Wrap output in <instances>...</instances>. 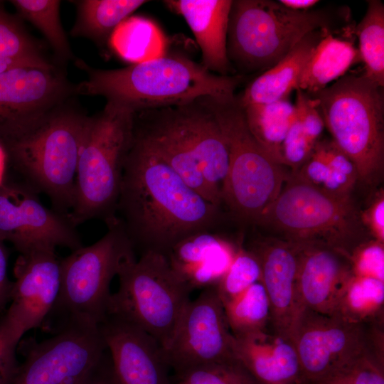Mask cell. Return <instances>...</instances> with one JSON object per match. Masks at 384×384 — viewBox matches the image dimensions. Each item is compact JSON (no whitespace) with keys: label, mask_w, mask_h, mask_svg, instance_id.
<instances>
[{"label":"cell","mask_w":384,"mask_h":384,"mask_svg":"<svg viewBox=\"0 0 384 384\" xmlns=\"http://www.w3.org/2000/svg\"><path fill=\"white\" fill-rule=\"evenodd\" d=\"M316 142L304 132L296 114L282 146L283 165L290 171H296L310 156Z\"/></svg>","instance_id":"obj_39"},{"label":"cell","mask_w":384,"mask_h":384,"mask_svg":"<svg viewBox=\"0 0 384 384\" xmlns=\"http://www.w3.org/2000/svg\"><path fill=\"white\" fill-rule=\"evenodd\" d=\"M381 325L383 322H351L303 309L292 335L301 384H317L367 352L383 357Z\"/></svg>","instance_id":"obj_12"},{"label":"cell","mask_w":384,"mask_h":384,"mask_svg":"<svg viewBox=\"0 0 384 384\" xmlns=\"http://www.w3.org/2000/svg\"><path fill=\"white\" fill-rule=\"evenodd\" d=\"M229 153L221 206L239 222L257 225L289 174L250 132L238 97L211 98Z\"/></svg>","instance_id":"obj_10"},{"label":"cell","mask_w":384,"mask_h":384,"mask_svg":"<svg viewBox=\"0 0 384 384\" xmlns=\"http://www.w3.org/2000/svg\"><path fill=\"white\" fill-rule=\"evenodd\" d=\"M116 216L134 250L166 256L186 237L215 229L224 213L133 136L124 162Z\"/></svg>","instance_id":"obj_1"},{"label":"cell","mask_w":384,"mask_h":384,"mask_svg":"<svg viewBox=\"0 0 384 384\" xmlns=\"http://www.w3.org/2000/svg\"><path fill=\"white\" fill-rule=\"evenodd\" d=\"M18 14L34 25L45 36L56 56L72 60L73 54L60 18L58 0H13Z\"/></svg>","instance_id":"obj_33"},{"label":"cell","mask_w":384,"mask_h":384,"mask_svg":"<svg viewBox=\"0 0 384 384\" xmlns=\"http://www.w3.org/2000/svg\"><path fill=\"white\" fill-rule=\"evenodd\" d=\"M361 220L373 240L384 243V196L382 191L361 214Z\"/></svg>","instance_id":"obj_42"},{"label":"cell","mask_w":384,"mask_h":384,"mask_svg":"<svg viewBox=\"0 0 384 384\" xmlns=\"http://www.w3.org/2000/svg\"><path fill=\"white\" fill-rule=\"evenodd\" d=\"M285 7L294 11H307L311 9L319 2L318 0H279Z\"/></svg>","instance_id":"obj_45"},{"label":"cell","mask_w":384,"mask_h":384,"mask_svg":"<svg viewBox=\"0 0 384 384\" xmlns=\"http://www.w3.org/2000/svg\"><path fill=\"white\" fill-rule=\"evenodd\" d=\"M350 259L354 275L384 281L383 243L370 239L359 245Z\"/></svg>","instance_id":"obj_40"},{"label":"cell","mask_w":384,"mask_h":384,"mask_svg":"<svg viewBox=\"0 0 384 384\" xmlns=\"http://www.w3.org/2000/svg\"><path fill=\"white\" fill-rule=\"evenodd\" d=\"M215 230L186 237L166 255L173 272L191 292L215 287L241 247Z\"/></svg>","instance_id":"obj_21"},{"label":"cell","mask_w":384,"mask_h":384,"mask_svg":"<svg viewBox=\"0 0 384 384\" xmlns=\"http://www.w3.org/2000/svg\"><path fill=\"white\" fill-rule=\"evenodd\" d=\"M235 338L237 358L258 384H301L299 358L291 337L269 324Z\"/></svg>","instance_id":"obj_22"},{"label":"cell","mask_w":384,"mask_h":384,"mask_svg":"<svg viewBox=\"0 0 384 384\" xmlns=\"http://www.w3.org/2000/svg\"><path fill=\"white\" fill-rule=\"evenodd\" d=\"M21 67H28V66H25L18 63L5 59L0 56V73L5 72L6 70L13 69V68H21Z\"/></svg>","instance_id":"obj_46"},{"label":"cell","mask_w":384,"mask_h":384,"mask_svg":"<svg viewBox=\"0 0 384 384\" xmlns=\"http://www.w3.org/2000/svg\"><path fill=\"white\" fill-rule=\"evenodd\" d=\"M294 107L297 118L306 134L317 142L324 129V122L314 98L306 92L297 89Z\"/></svg>","instance_id":"obj_41"},{"label":"cell","mask_w":384,"mask_h":384,"mask_svg":"<svg viewBox=\"0 0 384 384\" xmlns=\"http://www.w3.org/2000/svg\"><path fill=\"white\" fill-rule=\"evenodd\" d=\"M70 100L23 134L1 144L23 178L21 183L46 194L53 209L68 217L74 204L80 150L89 117Z\"/></svg>","instance_id":"obj_4"},{"label":"cell","mask_w":384,"mask_h":384,"mask_svg":"<svg viewBox=\"0 0 384 384\" xmlns=\"http://www.w3.org/2000/svg\"><path fill=\"white\" fill-rule=\"evenodd\" d=\"M14 274L6 313L25 332L41 328L60 292V259L51 250L20 254Z\"/></svg>","instance_id":"obj_18"},{"label":"cell","mask_w":384,"mask_h":384,"mask_svg":"<svg viewBox=\"0 0 384 384\" xmlns=\"http://www.w3.org/2000/svg\"><path fill=\"white\" fill-rule=\"evenodd\" d=\"M111 294L108 315L136 326L165 349L190 302L191 290L171 270L166 257L147 251L125 262Z\"/></svg>","instance_id":"obj_11"},{"label":"cell","mask_w":384,"mask_h":384,"mask_svg":"<svg viewBox=\"0 0 384 384\" xmlns=\"http://www.w3.org/2000/svg\"><path fill=\"white\" fill-rule=\"evenodd\" d=\"M171 384H258L238 359L191 368Z\"/></svg>","instance_id":"obj_35"},{"label":"cell","mask_w":384,"mask_h":384,"mask_svg":"<svg viewBox=\"0 0 384 384\" xmlns=\"http://www.w3.org/2000/svg\"><path fill=\"white\" fill-rule=\"evenodd\" d=\"M98 326L119 384H171L163 348L152 336L112 315Z\"/></svg>","instance_id":"obj_19"},{"label":"cell","mask_w":384,"mask_h":384,"mask_svg":"<svg viewBox=\"0 0 384 384\" xmlns=\"http://www.w3.org/2000/svg\"><path fill=\"white\" fill-rule=\"evenodd\" d=\"M211 96L134 113L133 136L193 189L220 206L228 148Z\"/></svg>","instance_id":"obj_2"},{"label":"cell","mask_w":384,"mask_h":384,"mask_svg":"<svg viewBox=\"0 0 384 384\" xmlns=\"http://www.w3.org/2000/svg\"><path fill=\"white\" fill-rule=\"evenodd\" d=\"M246 249L260 266V281L270 305V324L292 338L302 311L297 289L300 247L271 238L253 240Z\"/></svg>","instance_id":"obj_17"},{"label":"cell","mask_w":384,"mask_h":384,"mask_svg":"<svg viewBox=\"0 0 384 384\" xmlns=\"http://www.w3.org/2000/svg\"><path fill=\"white\" fill-rule=\"evenodd\" d=\"M134 113L110 103L89 117L80 150L75 199L68 218L75 226L116 217L124 162L133 139Z\"/></svg>","instance_id":"obj_9"},{"label":"cell","mask_w":384,"mask_h":384,"mask_svg":"<svg viewBox=\"0 0 384 384\" xmlns=\"http://www.w3.org/2000/svg\"><path fill=\"white\" fill-rule=\"evenodd\" d=\"M87 78L76 85V95L101 96L133 113L164 108L211 96L231 97L241 82L238 75H220L201 63L177 53L111 70L76 62Z\"/></svg>","instance_id":"obj_3"},{"label":"cell","mask_w":384,"mask_h":384,"mask_svg":"<svg viewBox=\"0 0 384 384\" xmlns=\"http://www.w3.org/2000/svg\"><path fill=\"white\" fill-rule=\"evenodd\" d=\"M0 56L28 67L53 70L40 45L0 3Z\"/></svg>","instance_id":"obj_34"},{"label":"cell","mask_w":384,"mask_h":384,"mask_svg":"<svg viewBox=\"0 0 384 384\" xmlns=\"http://www.w3.org/2000/svg\"><path fill=\"white\" fill-rule=\"evenodd\" d=\"M23 343L24 361L11 384H82L107 346L98 326L68 325L50 337Z\"/></svg>","instance_id":"obj_13"},{"label":"cell","mask_w":384,"mask_h":384,"mask_svg":"<svg viewBox=\"0 0 384 384\" xmlns=\"http://www.w3.org/2000/svg\"><path fill=\"white\" fill-rule=\"evenodd\" d=\"M106 233L60 259V288L43 330L55 334L70 324L99 326L107 317L110 286L122 265L136 257L134 247L116 216Z\"/></svg>","instance_id":"obj_7"},{"label":"cell","mask_w":384,"mask_h":384,"mask_svg":"<svg viewBox=\"0 0 384 384\" xmlns=\"http://www.w3.org/2000/svg\"><path fill=\"white\" fill-rule=\"evenodd\" d=\"M114 53L132 64L150 60L167 52V41L160 27L152 20L130 16L114 30L109 41Z\"/></svg>","instance_id":"obj_28"},{"label":"cell","mask_w":384,"mask_h":384,"mask_svg":"<svg viewBox=\"0 0 384 384\" xmlns=\"http://www.w3.org/2000/svg\"><path fill=\"white\" fill-rule=\"evenodd\" d=\"M164 4L181 16L199 46L202 65L227 76L234 70L227 53L229 15L233 0H167Z\"/></svg>","instance_id":"obj_23"},{"label":"cell","mask_w":384,"mask_h":384,"mask_svg":"<svg viewBox=\"0 0 384 384\" xmlns=\"http://www.w3.org/2000/svg\"><path fill=\"white\" fill-rule=\"evenodd\" d=\"M0 238V311L4 308L7 301L10 299V293L12 287L7 276V253Z\"/></svg>","instance_id":"obj_44"},{"label":"cell","mask_w":384,"mask_h":384,"mask_svg":"<svg viewBox=\"0 0 384 384\" xmlns=\"http://www.w3.org/2000/svg\"><path fill=\"white\" fill-rule=\"evenodd\" d=\"M348 16L343 9L294 11L275 1L234 0L228 28V60L242 73L265 71L308 33L334 31Z\"/></svg>","instance_id":"obj_5"},{"label":"cell","mask_w":384,"mask_h":384,"mask_svg":"<svg viewBox=\"0 0 384 384\" xmlns=\"http://www.w3.org/2000/svg\"><path fill=\"white\" fill-rule=\"evenodd\" d=\"M326 31L329 30H316L306 35L280 61L256 78L237 95L240 105L287 99L291 92L297 89L302 72Z\"/></svg>","instance_id":"obj_24"},{"label":"cell","mask_w":384,"mask_h":384,"mask_svg":"<svg viewBox=\"0 0 384 384\" xmlns=\"http://www.w3.org/2000/svg\"><path fill=\"white\" fill-rule=\"evenodd\" d=\"M82 384H119L107 348L100 361Z\"/></svg>","instance_id":"obj_43"},{"label":"cell","mask_w":384,"mask_h":384,"mask_svg":"<svg viewBox=\"0 0 384 384\" xmlns=\"http://www.w3.org/2000/svg\"><path fill=\"white\" fill-rule=\"evenodd\" d=\"M77 15L70 30L73 37L86 38L103 46L117 26L136 10L149 2L144 0H80L72 1Z\"/></svg>","instance_id":"obj_27"},{"label":"cell","mask_w":384,"mask_h":384,"mask_svg":"<svg viewBox=\"0 0 384 384\" xmlns=\"http://www.w3.org/2000/svg\"><path fill=\"white\" fill-rule=\"evenodd\" d=\"M290 172L303 181L339 197H351L358 182L352 161L328 138H320L307 160Z\"/></svg>","instance_id":"obj_25"},{"label":"cell","mask_w":384,"mask_h":384,"mask_svg":"<svg viewBox=\"0 0 384 384\" xmlns=\"http://www.w3.org/2000/svg\"><path fill=\"white\" fill-rule=\"evenodd\" d=\"M361 60L358 49L351 41L326 31L302 72L297 89L309 94L321 90Z\"/></svg>","instance_id":"obj_26"},{"label":"cell","mask_w":384,"mask_h":384,"mask_svg":"<svg viewBox=\"0 0 384 384\" xmlns=\"http://www.w3.org/2000/svg\"><path fill=\"white\" fill-rule=\"evenodd\" d=\"M257 226L297 246H327L348 257L369 240L351 197L330 194L291 172Z\"/></svg>","instance_id":"obj_6"},{"label":"cell","mask_w":384,"mask_h":384,"mask_svg":"<svg viewBox=\"0 0 384 384\" xmlns=\"http://www.w3.org/2000/svg\"><path fill=\"white\" fill-rule=\"evenodd\" d=\"M76 95V85L57 70L32 67L0 73V144L26 133Z\"/></svg>","instance_id":"obj_16"},{"label":"cell","mask_w":384,"mask_h":384,"mask_svg":"<svg viewBox=\"0 0 384 384\" xmlns=\"http://www.w3.org/2000/svg\"><path fill=\"white\" fill-rule=\"evenodd\" d=\"M384 281L353 275L334 314L346 321L369 324L383 321Z\"/></svg>","instance_id":"obj_30"},{"label":"cell","mask_w":384,"mask_h":384,"mask_svg":"<svg viewBox=\"0 0 384 384\" xmlns=\"http://www.w3.org/2000/svg\"><path fill=\"white\" fill-rule=\"evenodd\" d=\"M299 247L297 289L302 310L332 315L354 275L350 257L327 246Z\"/></svg>","instance_id":"obj_20"},{"label":"cell","mask_w":384,"mask_h":384,"mask_svg":"<svg viewBox=\"0 0 384 384\" xmlns=\"http://www.w3.org/2000/svg\"><path fill=\"white\" fill-rule=\"evenodd\" d=\"M309 95L331 139L355 165L358 181L378 184L384 171L383 87L363 74L344 75Z\"/></svg>","instance_id":"obj_8"},{"label":"cell","mask_w":384,"mask_h":384,"mask_svg":"<svg viewBox=\"0 0 384 384\" xmlns=\"http://www.w3.org/2000/svg\"><path fill=\"white\" fill-rule=\"evenodd\" d=\"M235 338L215 287L187 304L169 345L163 349L176 375L202 365L238 359Z\"/></svg>","instance_id":"obj_14"},{"label":"cell","mask_w":384,"mask_h":384,"mask_svg":"<svg viewBox=\"0 0 384 384\" xmlns=\"http://www.w3.org/2000/svg\"><path fill=\"white\" fill-rule=\"evenodd\" d=\"M0 238L20 254L83 246L70 218L48 208L36 192L21 183H0Z\"/></svg>","instance_id":"obj_15"},{"label":"cell","mask_w":384,"mask_h":384,"mask_svg":"<svg viewBox=\"0 0 384 384\" xmlns=\"http://www.w3.org/2000/svg\"><path fill=\"white\" fill-rule=\"evenodd\" d=\"M242 109L253 137L274 161L283 165L282 146L296 118L294 105L287 98L270 103L249 105Z\"/></svg>","instance_id":"obj_29"},{"label":"cell","mask_w":384,"mask_h":384,"mask_svg":"<svg viewBox=\"0 0 384 384\" xmlns=\"http://www.w3.org/2000/svg\"><path fill=\"white\" fill-rule=\"evenodd\" d=\"M358 51L365 64L363 75L379 87H384V5L379 0L368 1L367 11L354 30Z\"/></svg>","instance_id":"obj_31"},{"label":"cell","mask_w":384,"mask_h":384,"mask_svg":"<svg viewBox=\"0 0 384 384\" xmlns=\"http://www.w3.org/2000/svg\"><path fill=\"white\" fill-rule=\"evenodd\" d=\"M24 333L7 313L0 320V384H11L17 372L16 349Z\"/></svg>","instance_id":"obj_38"},{"label":"cell","mask_w":384,"mask_h":384,"mask_svg":"<svg viewBox=\"0 0 384 384\" xmlns=\"http://www.w3.org/2000/svg\"><path fill=\"white\" fill-rule=\"evenodd\" d=\"M317 384H384L383 357L365 353Z\"/></svg>","instance_id":"obj_37"},{"label":"cell","mask_w":384,"mask_h":384,"mask_svg":"<svg viewBox=\"0 0 384 384\" xmlns=\"http://www.w3.org/2000/svg\"><path fill=\"white\" fill-rule=\"evenodd\" d=\"M260 279L261 269L257 259L250 251L241 246L215 288L223 303Z\"/></svg>","instance_id":"obj_36"},{"label":"cell","mask_w":384,"mask_h":384,"mask_svg":"<svg viewBox=\"0 0 384 384\" xmlns=\"http://www.w3.org/2000/svg\"><path fill=\"white\" fill-rule=\"evenodd\" d=\"M230 329L235 337L265 329L270 323V305L261 281L223 302Z\"/></svg>","instance_id":"obj_32"},{"label":"cell","mask_w":384,"mask_h":384,"mask_svg":"<svg viewBox=\"0 0 384 384\" xmlns=\"http://www.w3.org/2000/svg\"><path fill=\"white\" fill-rule=\"evenodd\" d=\"M5 159H6V154H5L3 146L0 144V169H1V167L4 164Z\"/></svg>","instance_id":"obj_47"}]
</instances>
